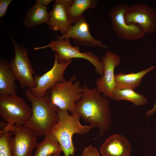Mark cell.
<instances>
[{"mask_svg": "<svg viewBox=\"0 0 156 156\" xmlns=\"http://www.w3.org/2000/svg\"><path fill=\"white\" fill-rule=\"evenodd\" d=\"M97 3L96 0H73L68 8V15L71 23H76L83 17L85 11L96 7Z\"/></svg>", "mask_w": 156, "mask_h": 156, "instance_id": "ffe728a7", "label": "cell"}, {"mask_svg": "<svg viewBox=\"0 0 156 156\" xmlns=\"http://www.w3.org/2000/svg\"><path fill=\"white\" fill-rule=\"evenodd\" d=\"M32 109L24 100L16 94L0 95V116L7 123L0 134L11 132L15 125H23L30 118Z\"/></svg>", "mask_w": 156, "mask_h": 156, "instance_id": "277c9868", "label": "cell"}, {"mask_svg": "<svg viewBox=\"0 0 156 156\" xmlns=\"http://www.w3.org/2000/svg\"><path fill=\"white\" fill-rule=\"evenodd\" d=\"M81 156H100L97 148L92 145L86 146L81 153Z\"/></svg>", "mask_w": 156, "mask_h": 156, "instance_id": "603a6c76", "label": "cell"}, {"mask_svg": "<svg viewBox=\"0 0 156 156\" xmlns=\"http://www.w3.org/2000/svg\"><path fill=\"white\" fill-rule=\"evenodd\" d=\"M128 6L122 4L111 9L109 17L112 29L119 38L126 40H137L143 38L145 33L138 25L128 24L125 22V14Z\"/></svg>", "mask_w": 156, "mask_h": 156, "instance_id": "ba28073f", "label": "cell"}, {"mask_svg": "<svg viewBox=\"0 0 156 156\" xmlns=\"http://www.w3.org/2000/svg\"><path fill=\"white\" fill-rule=\"evenodd\" d=\"M12 133L0 134V156H13L10 143Z\"/></svg>", "mask_w": 156, "mask_h": 156, "instance_id": "7402d4cb", "label": "cell"}, {"mask_svg": "<svg viewBox=\"0 0 156 156\" xmlns=\"http://www.w3.org/2000/svg\"><path fill=\"white\" fill-rule=\"evenodd\" d=\"M33 156H51L62 149L56 138L49 133L44 136L43 140L38 143Z\"/></svg>", "mask_w": 156, "mask_h": 156, "instance_id": "d6986e66", "label": "cell"}, {"mask_svg": "<svg viewBox=\"0 0 156 156\" xmlns=\"http://www.w3.org/2000/svg\"><path fill=\"white\" fill-rule=\"evenodd\" d=\"M13 1V0H0V18L6 15L8 6Z\"/></svg>", "mask_w": 156, "mask_h": 156, "instance_id": "cb8c5ba5", "label": "cell"}, {"mask_svg": "<svg viewBox=\"0 0 156 156\" xmlns=\"http://www.w3.org/2000/svg\"><path fill=\"white\" fill-rule=\"evenodd\" d=\"M47 6L36 3L27 11L23 20L25 26L28 29L34 27L37 25L48 22L49 13Z\"/></svg>", "mask_w": 156, "mask_h": 156, "instance_id": "ac0fdd59", "label": "cell"}, {"mask_svg": "<svg viewBox=\"0 0 156 156\" xmlns=\"http://www.w3.org/2000/svg\"><path fill=\"white\" fill-rule=\"evenodd\" d=\"M71 62L72 60H70L59 62L57 53L55 52L54 64L51 68L42 75H36L34 76L36 86L30 89L31 94L38 97H42L45 95L46 91L50 90L56 83L66 80L64 78V73Z\"/></svg>", "mask_w": 156, "mask_h": 156, "instance_id": "9c48e42d", "label": "cell"}, {"mask_svg": "<svg viewBox=\"0 0 156 156\" xmlns=\"http://www.w3.org/2000/svg\"><path fill=\"white\" fill-rule=\"evenodd\" d=\"M112 99L116 101L122 100L128 101L135 105L138 106L143 105L148 102L147 99L144 96L131 88L120 90L115 89L112 94Z\"/></svg>", "mask_w": 156, "mask_h": 156, "instance_id": "44dd1931", "label": "cell"}, {"mask_svg": "<svg viewBox=\"0 0 156 156\" xmlns=\"http://www.w3.org/2000/svg\"><path fill=\"white\" fill-rule=\"evenodd\" d=\"M5 59H0V95H7L16 94V80L9 68Z\"/></svg>", "mask_w": 156, "mask_h": 156, "instance_id": "e0dca14e", "label": "cell"}, {"mask_svg": "<svg viewBox=\"0 0 156 156\" xmlns=\"http://www.w3.org/2000/svg\"><path fill=\"white\" fill-rule=\"evenodd\" d=\"M101 59L104 64V72L96 80L97 88L104 96L112 99L115 88L114 70L121 63V58L116 53L108 51L105 52L104 56H101Z\"/></svg>", "mask_w": 156, "mask_h": 156, "instance_id": "7c38bea8", "label": "cell"}, {"mask_svg": "<svg viewBox=\"0 0 156 156\" xmlns=\"http://www.w3.org/2000/svg\"><path fill=\"white\" fill-rule=\"evenodd\" d=\"M55 38L56 40L71 38L74 43L89 48H107V46L102 43L101 40L92 37L90 32L89 25L83 16L72 25L65 34L60 36L57 35Z\"/></svg>", "mask_w": 156, "mask_h": 156, "instance_id": "4fadbf2b", "label": "cell"}, {"mask_svg": "<svg viewBox=\"0 0 156 156\" xmlns=\"http://www.w3.org/2000/svg\"><path fill=\"white\" fill-rule=\"evenodd\" d=\"M60 153H61L60 152H57L53 154V155H51V156H59L60 154Z\"/></svg>", "mask_w": 156, "mask_h": 156, "instance_id": "4316f807", "label": "cell"}, {"mask_svg": "<svg viewBox=\"0 0 156 156\" xmlns=\"http://www.w3.org/2000/svg\"><path fill=\"white\" fill-rule=\"evenodd\" d=\"M100 151L103 156H130L131 147L127 138L116 133L106 139L101 146Z\"/></svg>", "mask_w": 156, "mask_h": 156, "instance_id": "9a60e30c", "label": "cell"}, {"mask_svg": "<svg viewBox=\"0 0 156 156\" xmlns=\"http://www.w3.org/2000/svg\"><path fill=\"white\" fill-rule=\"evenodd\" d=\"M83 87V96L76 104L75 112L86 122H90L92 129H99V135L95 138L102 137L112 124L109 98L101 94L97 88H90L85 84Z\"/></svg>", "mask_w": 156, "mask_h": 156, "instance_id": "6da1fadb", "label": "cell"}, {"mask_svg": "<svg viewBox=\"0 0 156 156\" xmlns=\"http://www.w3.org/2000/svg\"><path fill=\"white\" fill-rule=\"evenodd\" d=\"M155 68V66H152L146 69L136 73L126 74L119 73L115 75V89L120 90L126 88L135 89L140 85L144 76Z\"/></svg>", "mask_w": 156, "mask_h": 156, "instance_id": "2e32d148", "label": "cell"}, {"mask_svg": "<svg viewBox=\"0 0 156 156\" xmlns=\"http://www.w3.org/2000/svg\"><path fill=\"white\" fill-rule=\"evenodd\" d=\"M156 112V101L155 103L153 108L151 110H147L145 113L146 117L147 119L148 117Z\"/></svg>", "mask_w": 156, "mask_h": 156, "instance_id": "d4e9b609", "label": "cell"}, {"mask_svg": "<svg viewBox=\"0 0 156 156\" xmlns=\"http://www.w3.org/2000/svg\"><path fill=\"white\" fill-rule=\"evenodd\" d=\"M11 132L10 143L13 156H31L38 142L35 133L23 125H15Z\"/></svg>", "mask_w": 156, "mask_h": 156, "instance_id": "30bf717a", "label": "cell"}, {"mask_svg": "<svg viewBox=\"0 0 156 156\" xmlns=\"http://www.w3.org/2000/svg\"><path fill=\"white\" fill-rule=\"evenodd\" d=\"M49 48L58 54V62H68L74 58H81L90 62L95 67L96 73L101 76L104 72V64L100 58L90 51L81 52L78 47L71 44L70 39L51 40L47 45L34 49L36 50Z\"/></svg>", "mask_w": 156, "mask_h": 156, "instance_id": "8992f818", "label": "cell"}, {"mask_svg": "<svg viewBox=\"0 0 156 156\" xmlns=\"http://www.w3.org/2000/svg\"><path fill=\"white\" fill-rule=\"evenodd\" d=\"M125 18L127 24L139 26L145 33H152L156 30V12L145 4L135 3L128 6Z\"/></svg>", "mask_w": 156, "mask_h": 156, "instance_id": "8fae6325", "label": "cell"}, {"mask_svg": "<svg viewBox=\"0 0 156 156\" xmlns=\"http://www.w3.org/2000/svg\"><path fill=\"white\" fill-rule=\"evenodd\" d=\"M36 2L39 4L47 6L51 2L53 1L52 0H35Z\"/></svg>", "mask_w": 156, "mask_h": 156, "instance_id": "484cf974", "label": "cell"}, {"mask_svg": "<svg viewBox=\"0 0 156 156\" xmlns=\"http://www.w3.org/2000/svg\"><path fill=\"white\" fill-rule=\"evenodd\" d=\"M57 121L51 127L49 133L53 135L59 143L64 156H73L75 147L72 137L75 134L84 135L89 132L91 126L82 125L79 121L80 117L76 112L70 114L67 110L58 108Z\"/></svg>", "mask_w": 156, "mask_h": 156, "instance_id": "3957f363", "label": "cell"}, {"mask_svg": "<svg viewBox=\"0 0 156 156\" xmlns=\"http://www.w3.org/2000/svg\"><path fill=\"white\" fill-rule=\"evenodd\" d=\"M25 94L31 103L32 113L23 125L31 129L37 136H44L58 120L57 107L50 100V90H47L41 97L32 95L29 88L25 90Z\"/></svg>", "mask_w": 156, "mask_h": 156, "instance_id": "7a4b0ae2", "label": "cell"}, {"mask_svg": "<svg viewBox=\"0 0 156 156\" xmlns=\"http://www.w3.org/2000/svg\"><path fill=\"white\" fill-rule=\"evenodd\" d=\"M52 10L49 13L47 24L49 29L60 31L62 35L65 34L72 25L68 15V8L73 0H55Z\"/></svg>", "mask_w": 156, "mask_h": 156, "instance_id": "5bb4252c", "label": "cell"}, {"mask_svg": "<svg viewBox=\"0 0 156 156\" xmlns=\"http://www.w3.org/2000/svg\"><path fill=\"white\" fill-rule=\"evenodd\" d=\"M15 51L14 58L8 63L10 69L16 79L19 82L22 90L26 87L31 89L35 88L36 84L34 79V71L27 55L29 50L24 45L21 46L15 41L10 34Z\"/></svg>", "mask_w": 156, "mask_h": 156, "instance_id": "52a82bcc", "label": "cell"}, {"mask_svg": "<svg viewBox=\"0 0 156 156\" xmlns=\"http://www.w3.org/2000/svg\"><path fill=\"white\" fill-rule=\"evenodd\" d=\"M73 75L68 80L56 83L50 89V99L52 103L61 110H67L71 114L75 112L76 103L81 98L83 87Z\"/></svg>", "mask_w": 156, "mask_h": 156, "instance_id": "5b68a950", "label": "cell"}]
</instances>
